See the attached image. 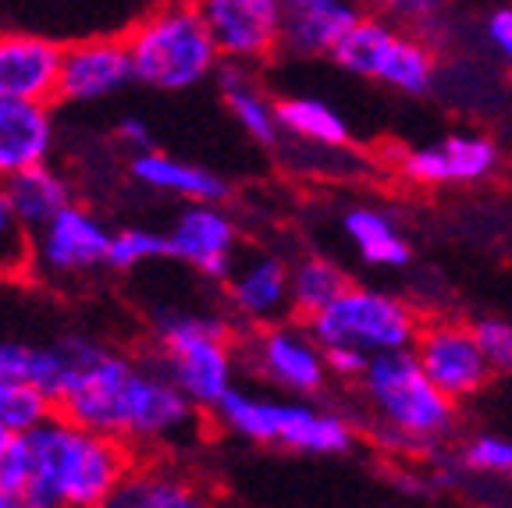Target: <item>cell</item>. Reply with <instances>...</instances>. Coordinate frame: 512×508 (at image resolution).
Wrapping results in <instances>:
<instances>
[{"mask_svg": "<svg viewBox=\"0 0 512 508\" xmlns=\"http://www.w3.org/2000/svg\"><path fill=\"white\" fill-rule=\"evenodd\" d=\"M57 413L136 452L185 445L200 430V409L178 391L157 359H139L89 338L64 334Z\"/></svg>", "mask_w": 512, "mask_h": 508, "instance_id": "6da1fadb", "label": "cell"}, {"mask_svg": "<svg viewBox=\"0 0 512 508\" xmlns=\"http://www.w3.org/2000/svg\"><path fill=\"white\" fill-rule=\"evenodd\" d=\"M132 466V448L54 413L11 441L0 487L18 508H104Z\"/></svg>", "mask_w": 512, "mask_h": 508, "instance_id": "7a4b0ae2", "label": "cell"}, {"mask_svg": "<svg viewBox=\"0 0 512 508\" xmlns=\"http://www.w3.org/2000/svg\"><path fill=\"white\" fill-rule=\"evenodd\" d=\"M136 82L157 93H185L214 79L221 54L200 4H157L121 32Z\"/></svg>", "mask_w": 512, "mask_h": 508, "instance_id": "3957f363", "label": "cell"}, {"mask_svg": "<svg viewBox=\"0 0 512 508\" xmlns=\"http://www.w3.org/2000/svg\"><path fill=\"white\" fill-rule=\"evenodd\" d=\"M356 388L374 416L377 434L392 445L427 448L456 430L459 405L434 388L413 352L370 359Z\"/></svg>", "mask_w": 512, "mask_h": 508, "instance_id": "277c9868", "label": "cell"}, {"mask_svg": "<svg viewBox=\"0 0 512 508\" xmlns=\"http://www.w3.org/2000/svg\"><path fill=\"white\" fill-rule=\"evenodd\" d=\"M153 359L196 409H217L239 384V338L217 313H168L153 331Z\"/></svg>", "mask_w": 512, "mask_h": 508, "instance_id": "5b68a950", "label": "cell"}, {"mask_svg": "<svg viewBox=\"0 0 512 508\" xmlns=\"http://www.w3.org/2000/svg\"><path fill=\"white\" fill-rule=\"evenodd\" d=\"M214 420L242 441L278 445L296 455H345L356 448L352 420L303 398H264L249 388H235L214 409Z\"/></svg>", "mask_w": 512, "mask_h": 508, "instance_id": "8992f818", "label": "cell"}, {"mask_svg": "<svg viewBox=\"0 0 512 508\" xmlns=\"http://www.w3.org/2000/svg\"><path fill=\"white\" fill-rule=\"evenodd\" d=\"M306 327L320 342V349H352L367 359L413 352L416 338L424 331L406 299L370 285H349Z\"/></svg>", "mask_w": 512, "mask_h": 508, "instance_id": "52a82bcc", "label": "cell"}, {"mask_svg": "<svg viewBox=\"0 0 512 508\" xmlns=\"http://www.w3.org/2000/svg\"><path fill=\"white\" fill-rule=\"evenodd\" d=\"M239 356L246 359L249 374L260 377L267 388L299 398L320 395L331 381L328 356L303 320L256 327L246 338H239Z\"/></svg>", "mask_w": 512, "mask_h": 508, "instance_id": "ba28073f", "label": "cell"}, {"mask_svg": "<svg viewBox=\"0 0 512 508\" xmlns=\"http://www.w3.org/2000/svg\"><path fill=\"white\" fill-rule=\"evenodd\" d=\"M114 231L89 207L75 203L61 217L32 235V274L47 281H72L89 270L107 267Z\"/></svg>", "mask_w": 512, "mask_h": 508, "instance_id": "9c48e42d", "label": "cell"}, {"mask_svg": "<svg viewBox=\"0 0 512 508\" xmlns=\"http://www.w3.org/2000/svg\"><path fill=\"white\" fill-rule=\"evenodd\" d=\"M413 356L424 366V374L431 377L434 388L456 405L480 395L495 377L477 345L473 324H463V320H431V324H424L413 345Z\"/></svg>", "mask_w": 512, "mask_h": 508, "instance_id": "30bf717a", "label": "cell"}, {"mask_svg": "<svg viewBox=\"0 0 512 508\" xmlns=\"http://www.w3.org/2000/svg\"><path fill=\"white\" fill-rule=\"evenodd\" d=\"M200 8L210 25L217 54H221V64L256 68L281 47L285 4H278V0H207Z\"/></svg>", "mask_w": 512, "mask_h": 508, "instance_id": "8fae6325", "label": "cell"}, {"mask_svg": "<svg viewBox=\"0 0 512 508\" xmlns=\"http://www.w3.org/2000/svg\"><path fill=\"white\" fill-rule=\"evenodd\" d=\"M136 82L132 57L121 36H86L64 43L57 100L64 104H100Z\"/></svg>", "mask_w": 512, "mask_h": 508, "instance_id": "7c38bea8", "label": "cell"}, {"mask_svg": "<svg viewBox=\"0 0 512 508\" xmlns=\"http://www.w3.org/2000/svg\"><path fill=\"white\" fill-rule=\"evenodd\" d=\"M171 260L207 281L232 278L239 256V224L224 207H182L168 228Z\"/></svg>", "mask_w": 512, "mask_h": 508, "instance_id": "4fadbf2b", "label": "cell"}, {"mask_svg": "<svg viewBox=\"0 0 512 508\" xmlns=\"http://www.w3.org/2000/svg\"><path fill=\"white\" fill-rule=\"evenodd\" d=\"M64 43L43 32L0 29V100L54 104L61 82Z\"/></svg>", "mask_w": 512, "mask_h": 508, "instance_id": "5bb4252c", "label": "cell"}, {"mask_svg": "<svg viewBox=\"0 0 512 508\" xmlns=\"http://www.w3.org/2000/svg\"><path fill=\"white\" fill-rule=\"evenodd\" d=\"M228 306L253 327H274L292 320V263L274 253H253L235 263L224 281Z\"/></svg>", "mask_w": 512, "mask_h": 508, "instance_id": "9a60e30c", "label": "cell"}, {"mask_svg": "<svg viewBox=\"0 0 512 508\" xmlns=\"http://www.w3.org/2000/svg\"><path fill=\"white\" fill-rule=\"evenodd\" d=\"M498 167V146L480 132H452L402 157V175L413 185H470Z\"/></svg>", "mask_w": 512, "mask_h": 508, "instance_id": "2e32d148", "label": "cell"}, {"mask_svg": "<svg viewBox=\"0 0 512 508\" xmlns=\"http://www.w3.org/2000/svg\"><path fill=\"white\" fill-rule=\"evenodd\" d=\"M128 178L143 189L160 192V196L182 199L185 207H221L224 199L232 196L228 182L214 175L210 167L192 164V160L164 150H146L128 157Z\"/></svg>", "mask_w": 512, "mask_h": 508, "instance_id": "e0dca14e", "label": "cell"}, {"mask_svg": "<svg viewBox=\"0 0 512 508\" xmlns=\"http://www.w3.org/2000/svg\"><path fill=\"white\" fill-rule=\"evenodd\" d=\"M57 146V121L50 104L0 100V185L50 164Z\"/></svg>", "mask_w": 512, "mask_h": 508, "instance_id": "ac0fdd59", "label": "cell"}, {"mask_svg": "<svg viewBox=\"0 0 512 508\" xmlns=\"http://www.w3.org/2000/svg\"><path fill=\"white\" fill-rule=\"evenodd\" d=\"M360 15L363 11L345 0H285L281 50L292 57H331Z\"/></svg>", "mask_w": 512, "mask_h": 508, "instance_id": "d6986e66", "label": "cell"}, {"mask_svg": "<svg viewBox=\"0 0 512 508\" xmlns=\"http://www.w3.org/2000/svg\"><path fill=\"white\" fill-rule=\"evenodd\" d=\"M104 508H210V498L189 473L171 462L136 459Z\"/></svg>", "mask_w": 512, "mask_h": 508, "instance_id": "ffe728a7", "label": "cell"}, {"mask_svg": "<svg viewBox=\"0 0 512 508\" xmlns=\"http://www.w3.org/2000/svg\"><path fill=\"white\" fill-rule=\"evenodd\" d=\"M217 89H221V100L228 107V114L235 118V125L253 139L256 146H281V121H278V100H271L256 75V68L246 64H221L217 68Z\"/></svg>", "mask_w": 512, "mask_h": 508, "instance_id": "44dd1931", "label": "cell"}, {"mask_svg": "<svg viewBox=\"0 0 512 508\" xmlns=\"http://www.w3.org/2000/svg\"><path fill=\"white\" fill-rule=\"evenodd\" d=\"M342 231L356 256L370 267L399 270L413 260V246H409L402 224L381 207H370V203L349 207L342 214Z\"/></svg>", "mask_w": 512, "mask_h": 508, "instance_id": "7402d4cb", "label": "cell"}, {"mask_svg": "<svg viewBox=\"0 0 512 508\" xmlns=\"http://www.w3.org/2000/svg\"><path fill=\"white\" fill-rule=\"evenodd\" d=\"M4 192H8L11 210H15V217L25 224L29 235L43 231L54 217H61L68 207H75L72 182L54 164H43L36 171H25V175L11 178L4 185Z\"/></svg>", "mask_w": 512, "mask_h": 508, "instance_id": "603a6c76", "label": "cell"}, {"mask_svg": "<svg viewBox=\"0 0 512 508\" xmlns=\"http://www.w3.org/2000/svg\"><path fill=\"white\" fill-rule=\"evenodd\" d=\"M278 121L281 135H288L299 146H310V150H342L352 139L342 111H335L320 96H285V100H278Z\"/></svg>", "mask_w": 512, "mask_h": 508, "instance_id": "cb8c5ba5", "label": "cell"}, {"mask_svg": "<svg viewBox=\"0 0 512 508\" xmlns=\"http://www.w3.org/2000/svg\"><path fill=\"white\" fill-rule=\"evenodd\" d=\"M438 79V61H434V50L427 47L420 36L413 32H402L392 40V47L384 50L381 64H377L374 82L395 89V93L406 96H424L434 89Z\"/></svg>", "mask_w": 512, "mask_h": 508, "instance_id": "d4e9b609", "label": "cell"}, {"mask_svg": "<svg viewBox=\"0 0 512 508\" xmlns=\"http://www.w3.org/2000/svg\"><path fill=\"white\" fill-rule=\"evenodd\" d=\"M349 288L345 270L320 253H306L292 263V317L310 324Z\"/></svg>", "mask_w": 512, "mask_h": 508, "instance_id": "484cf974", "label": "cell"}, {"mask_svg": "<svg viewBox=\"0 0 512 508\" xmlns=\"http://www.w3.org/2000/svg\"><path fill=\"white\" fill-rule=\"evenodd\" d=\"M395 36H399V29H392V25L384 22V18L367 15V11H363L360 22L352 25V29L342 36V43L335 47L331 61H335L338 68H342V72H349V75L374 79L377 64H381L384 50L392 47Z\"/></svg>", "mask_w": 512, "mask_h": 508, "instance_id": "4316f807", "label": "cell"}, {"mask_svg": "<svg viewBox=\"0 0 512 508\" xmlns=\"http://www.w3.org/2000/svg\"><path fill=\"white\" fill-rule=\"evenodd\" d=\"M0 381L32 384L54 402L61 388V352L57 345L0 342Z\"/></svg>", "mask_w": 512, "mask_h": 508, "instance_id": "83f0119b", "label": "cell"}, {"mask_svg": "<svg viewBox=\"0 0 512 508\" xmlns=\"http://www.w3.org/2000/svg\"><path fill=\"white\" fill-rule=\"evenodd\" d=\"M54 413L57 405L40 388L18 381H0V427L8 430V434H29V430L43 427Z\"/></svg>", "mask_w": 512, "mask_h": 508, "instance_id": "f1b7e54d", "label": "cell"}, {"mask_svg": "<svg viewBox=\"0 0 512 508\" xmlns=\"http://www.w3.org/2000/svg\"><path fill=\"white\" fill-rule=\"evenodd\" d=\"M25 274H32V235L15 217L0 185V281H18Z\"/></svg>", "mask_w": 512, "mask_h": 508, "instance_id": "f546056e", "label": "cell"}, {"mask_svg": "<svg viewBox=\"0 0 512 508\" xmlns=\"http://www.w3.org/2000/svg\"><path fill=\"white\" fill-rule=\"evenodd\" d=\"M164 256H171L168 231L121 228V231H114L107 267H114V270H136V267H143V263L164 260Z\"/></svg>", "mask_w": 512, "mask_h": 508, "instance_id": "4dcf8cb0", "label": "cell"}, {"mask_svg": "<svg viewBox=\"0 0 512 508\" xmlns=\"http://www.w3.org/2000/svg\"><path fill=\"white\" fill-rule=\"evenodd\" d=\"M463 466L488 477H512V437L509 434H473L463 445Z\"/></svg>", "mask_w": 512, "mask_h": 508, "instance_id": "1f68e13d", "label": "cell"}, {"mask_svg": "<svg viewBox=\"0 0 512 508\" xmlns=\"http://www.w3.org/2000/svg\"><path fill=\"white\" fill-rule=\"evenodd\" d=\"M477 334V345L488 359L491 374L498 377H512V320L505 317H480L473 324Z\"/></svg>", "mask_w": 512, "mask_h": 508, "instance_id": "d6a6232c", "label": "cell"}, {"mask_svg": "<svg viewBox=\"0 0 512 508\" xmlns=\"http://www.w3.org/2000/svg\"><path fill=\"white\" fill-rule=\"evenodd\" d=\"M114 139H118L121 146H128L132 157H136V153L153 150V128L146 125L139 114H125V118H118V125H114Z\"/></svg>", "mask_w": 512, "mask_h": 508, "instance_id": "836d02e7", "label": "cell"}, {"mask_svg": "<svg viewBox=\"0 0 512 508\" xmlns=\"http://www.w3.org/2000/svg\"><path fill=\"white\" fill-rule=\"evenodd\" d=\"M484 36L502 61L512 64V8H495L484 18Z\"/></svg>", "mask_w": 512, "mask_h": 508, "instance_id": "e575fe53", "label": "cell"}, {"mask_svg": "<svg viewBox=\"0 0 512 508\" xmlns=\"http://www.w3.org/2000/svg\"><path fill=\"white\" fill-rule=\"evenodd\" d=\"M324 356H328L331 377H338V381L360 384L370 366V359L363 356V352H352V349H324Z\"/></svg>", "mask_w": 512, "mask_h": 508, "instance_id": "d590c367", "label": "cell"}, {"mask_svg": "<svg viewBox=\"0 0 512 508\" xmlns=\"http://www.w3.org/2000/svg\"><path fill=\"white\" fill-rule=\"evenodd\" d=\"M11 441H15V434H8V430L0 427V466H4V459H8V452H11Z\"/></svg>", "mask_w": 512, "mask_h": 508, "instance_id": "8d00e7d4", "label": "cell"}, {"mask_svg": "<svg viewBox=\"0 0 512 508\" xmlns=\"http://www.w3.org/2000/svg\"><path fill=\"white\" fill-rule=\"evenodd\" d=\"M0 508H18V501L11 498V494L4 491V487H0Z\"/></svg>", "mask_w": 512, "mask_h": 508, "instance_id": "74e56055", "label": "cell"}]
</instances>
